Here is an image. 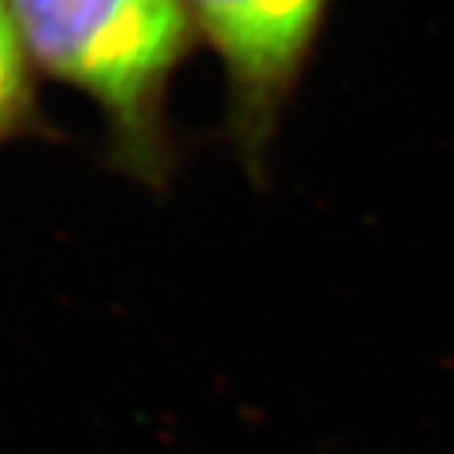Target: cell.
Segmentation results:
<instances>
[{"label": "cell", "mask_w": 454, "mask_h": 454, "mask_svg": "<svg viewBox=\"0 0 454 454\" xmlns=\"http://www.w3.org/2000/svg\"><path fill=\"white\" fill-rule=\"evenodd\" d=\"M35 71L9 0H0V145L53 136L42 110Z\"/></svg>", "instance_id": "cell-3"}, {"label": "cell", "mask_w": 454, "mask_h": 454, "mask_svg": "<svg viewBox=\"0 0 454 454\" xmlns=\"http://www.w3.org/2000/svg\"><path fill=\"white\" fill-rule=\"evenodd\" d=\"M198 42L224 68L227 136L262 180L269 151L313 59L331 0H184Z\"/></svg>", "instance_id": "cell-2"}, {"label": "cell", "mask_w": 454, "mask_h": 454, "mask_svg": "<svg viewBox=\"0 0 454 454\" xmlns=\"http://www.w3.org/2000/svg\"><path fill=\"white\" fill-rule=\"evenodd\" d=\"M35 68L101 113L106 160L166 189L177 168L171 80L198 44L184 0H9Z\"/></svg>", "instance_id": "cell-1"}]
</instances>
